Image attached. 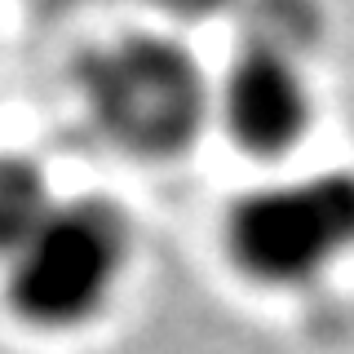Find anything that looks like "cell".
<instances>
[{"instance_id":"cell-1","label":"cell","mask_w":354,"mask_h":354,"mask_svg":"<svg viewBox=\"0 0 354 354\" xmlns=\"http://www.w3.org/2000/svg\"><path fill=\"white\" fill-rule=\"evenodd\" d=\"M80 97L106 142L129 155H177L208 115L199 62L173 36H120L80 66Z\"/></svg>"},{"instance_id":"cell-2","label":"cell","mask_w":354,"mask_h":354,"mask_svg":"<svg viewBox=\"0 0 354 354\" xmlns=\"http://www.w3.org/2000/svg\"><path fill=\"white\" fill-rule=\"evenodd\" d=\"M9 261V301L27 324L75 328L115 292L129 221L106 199H58Z\"/></svg>"},{"instance_id":"cell-3","label":"cell","mask_w":354,"mask_h":354,"mask_svg":"<svg viewBox=\"0 0 354 354\" xmlns=\"http://www.w3.org/2000/svg\"><path fill=\"white\" fill-rule=\"evenodd\" d=\"M230 252L266 283H301L354 252V173L274 182L230 208Z\"/></svg>"},{"instance_id":"cell-4","label":"cell","mask_w":354,"mask_h":354,"mask_svg":"<svg viewBox=\"0 0 354 354\" xmlns=\"http://www.w3.org/2000/svg\"><path fill=\"white\" fill-rule=\"evenodd\" d=\"M221 115L230 138L252 155L288 151L310 124V88L288 44L252 40L230 62L221 84Z\"/></svg>"},{"instance_id":"cell-5","label":"cell","mask_w":354,"mask_h":354,"mask_svg":"<svg viewBox=\"0 0 354 354\" xmlns=\"http://www.w3.org/2000/svg\"><path fill=\"white\" fill-rule=\"evenodd\" d=\"M53 204L58 199L49 195L40 164H31L27 155L0 151V257H14L31 239V230L49 217Z\"/></svg>"}]
</instances>
